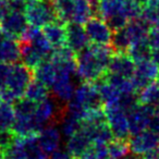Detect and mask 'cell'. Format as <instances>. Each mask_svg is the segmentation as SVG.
<instances>
[{"label": "cell", "mask_w": 159, "mask_h": 159, "mask_svg": "<svg viewBox=\"0 0 159 159\" xmlns=\"http://www.w3.org/2000/svg\"><path fill=\"white\" fill-rule=\"evenodd\" d=\"M113 53L110 45L89 44L75 56L77 76L83 82L95 83L107 73Z\"/></svg>", "instance_id": "cell-1"}, {"label": "cell", "mask_w": 159, "mask_h": 159, "mask_svg": "<svg viewBox=\"0 0 159 159\" xmlns=\"http://www.w3.org/2000/svg\"><path fill=\"white\" fill-rule=\"evenodd\" d=\"M34 79V71L23 63L11 64L7 82L2 89L3 102L12 104L23 97L27 85Z\"/></svg>", "instance_id": "cell-2"}, {"label": "cell", "mask_w": 159, "mask_h": 159, "mask_svg": "<svg viewBox=\"0 0 159 159\" xmlns=\"http://www.w3.org/2000/svg\"><path fill=\"white\" fill-rule=\"evenodd\" d=\"M24 16L30 26L42 29L48 23L57 20L50 1L34 0L29 3L24 10Z\"/></svg>", "instance_id": "cell-3"}, {"label": "cell", "mask_w": 159, "mask_h": 159, "mask_svg": "<svg viewBox=\"0 0 159 159\" xmlns=\"http://www.w3.org/2000/svg\"><path fill=\"white\" fill-rule=\"evenodd\" d=\"M105 115L107 118V123L111 130L115 139H129L130 130H129L128 117L125 111L120 108L119 105L104 106Z\"/></svg>", "instance_id": "cell-4"}, {"label": "cell", "mask_w": 159, "mask_h": 159, "mask_svg": "<svg viewBox=\"0 0 159 159\" xmlns=\"http://www.w3.org/2000/svg\"><path fill=\"white\" fill-rule=\"evenodd\" d=\"M62 107L58 105V100L55 97H47L46 99L36 102L34 111V120L39 129L48 124H56L59 121Z\"/></svg>", "instance_id": "cell-5"}, {"label": "cell", "mask_w": 159, "mask_h": 159, "mask_svg": "<svg viewBox=\"0 0 159 159\" xmlns=\"http://www.w3.org/2000/svg\"><path fill=\"white\" fill-rule=\"evenodd\" d=\"M158 79L159 66L152 60L149 59L135 63V71L133 76L131 77V81L137 93Z\"/></svg>", "instance_id": "cell-6"}, {"label": "cell", "mask_w": 159, "mask_h": 159, "mask_svg": "<svg viewBox=\"0 0 159 159\" xmlns=\"http://www.w3.org/2000/svg\"><path fill=\"white\" fill-rule=\"evenodd\" d=\"M84 29L86 32L87 38L91 44L97 45H110L112 31L106 21L102 20L100 16H92L89 20L84 23Z\"/></svg>", "instance_id": "cell-7"}, {"label": "cell", "mask_w": 159, "mask_h": 159, "mask_svg": "<svg viewBox=\"0 0 159 159\" xmlns=\"http://www.w3.org/2000/svg\"><path fill=\"white\" fill-rule=\"evenodd\" d=\"M29 27V23L24 16V12L10 10L1 20H0V30L5 35L9 37L20 39Z\"/></svg>", "instance_id": "cell-8"}, {"label": "cell", "mask_w": 159, "mask_h": 159, "mask_svg": "<svg viewBox=\"0 0 159 159\" xmlns=\"http://www.w3.org/2000/svg\"><path fill=\"white\" fill-rule=\"evenodd\" d=\"M156 109L150 105L139 104L126 112L130 135H134L147 129L148 120L156 112Z\"/></svg>", "instance_id": "cell-9"}, {"label": "cell", "mask_w": 159, "mask_h": 159, "mask_svg": "<svg viewBox=\"0 0 159 159\" xmlns=\"http://www.w3.org/2000/svg\"><path fill=\"white\" fill-rule=\"evenodd\" d=\"M72 99L82 105L86 111L104 107L99 92L93 83L83 82L80 86H77L74 89Z\"/></svg>", "instance_id": "cell-10"}, {"label": "cell", "mask_w": 159, "mask_h": 159, "mask_svg": "<svg viewBox=\"0 0 159 159\" xmlns=\"http://www.w3.org/2000/svg\"><path fill=\"white\" fill-rule=\"evenodd\" d=\"M20 42V49H21V59L23 64L31 68L32 70L38 66L43 61L50 59L53 50H46L36 45L29 42Z\"/></svg>", "instance_id": "cell-11"}, {"label": "cell", "mask_w": 159, "mask_h": 159, "mask_svg": "<svg viewBox=\"0 0 159 159\" xmlns=\"http://www.w3.org/2000/svg\"><path fill=\"white\" fill-rule=\"evenodd\" d=\"M129 146H130V152L143 156L147 152L158 147L159 135L146 129L137 134L130 135Z\"/></svg>", "instance_id": "cell-12"}, {"label": "cell", "mask_w": 159, "mask_h": 159, "mask_svg": "<svg viewBox=\"0 0 159 159\" xmlns=\"http://www.w3.org/2000/svg\"><path fill=\"white\" fill-rule=\"evenodd\" d=\"M89 44L83 24L75 22L66 23V46L76 55Z\"/></svg>", "instance_id": "cell-13"}, {"label": "cell", "mask_w": 159, "mask_h": 159, "mask_svg": "<svg viewBox=\"0 0 159 159\" xmlns=\"http://www.w3.org/2000/svg\"><path fill=\"white\" fill-rule=\"evenodd\" d=\"M36 141L43 152L46 154H51L59 148L61 143V133L56 124H48L39 130L36 135Z\"/></svg>", "instance_id": "cell-14"}, {"label": "cell", "mask_w": 159, "mask_h": 159, "mask_svg": "<svg viewBox=\"0 0 159 159\" xmlns=\"http://www.w3.org/2000/svg\"><path fill=\"white\" fill-rule=\"evenodd\" d=\"M53 97L61 102H68L74 94V83L72 81V75L57 71L55 82L51 85Z\"/></svg>", "instance_id": "cell-15"}, {"label": "cell", "mask_w": 159, "mask_h": 159, "mask_svg": "<svg viewBox=\"0 0 159 159\" xmlns=\"http://www.w3.org/2000/svg\"><path fill=\"white\" fill-rule=\"evenodd\" d=\"M135 71V62L128 53L115 52L110 59L107 72L131 79Z\"/></svg>", "instance_id": "cell-16"}, {"label": "cell", "mask_w": 159, "mask_h": 159, "mask_svg": "<svg viewBox=\"0 0 159 159\" xmlns=\"http://www.w3.org/2000/svg\"><path fill=\"white\" fill-rule=\"evenodd\" d=\"M21 59L20 42L5 35L0 30V61L13 64Z\"/></svg>", "instance_id": "cell-17"}, {"label": "cell", "mask_w": 159, "mask_h": 159, "mask_svg": "<svg viewBox=\"0 0 159 159\" xmlns=\"http://www.w3.org/2000/svg\"><path fill=\"white\" fill-rule=\"evenodd\" d=\"M91 145L92 142L89 137L82 129H80L76 133L68 137L66 150L72 159H81Z\"/></svg>", "instance_id": "cell-18"}, {"label": "cell", "mask_w": 159, "mask_h": 159, "mask_svg": "<svg viewBox=\"0 0 159 159\" xmlns=\"http://www.w3.org/2000/svg\"><path fill=\"white\" fill-rule=\"evenodd\" d=\"M42 29L45 38L52 48H58L66 45V23L56 20Z\"/></svg>", "instance_id": "cell-19"}, {"label": "cell", "mask_w": 159, "mask_h": 159, "mask_svg": "<svg viewBox=\"0 0 159 159\" xmlns=\"http://www.w3.org/2000/svg\"><path fill=\"white\" fill-rule=\"evenodd\" d=\"M152 25L146 23L142 19H135V20H131L126 23L124 26L126 34H128L129 38H130L131 45L136 44L139 42H145L147 40V36L149 33V30Z\"/></svg>", "instance_id": "cell-20"}, {"label": "cell", "mask_w": 159, "mask_h": 159, "mask_svg": "<svg viewBox=\"0 0 159 159\" xmlns=\"http://www.w3.org/2000/svg\"><path fill=\"white\" fill-rule=\"evenodd\" d=\"M34 79L44 83L47 87H51L57 76V69L50 59L45 60L38 66L34 69Z\"/></svg>", "instance_id": "cell-21"}, {"label": "cell", "mask_w": 159, "mask_h": 159, "mask_svg": "<svg viewBox=\"0 0 159 159\" xmlns=\"http://www.w3.org/2000/svg\"><path fill=\"white\" fill-rule=\"evenodd\" d=\"M57 20L63 23L72 21L75 0H50Z\"/></svg>", "instance_id": "cell-22"}, {"label": "cell", "mask_w": 159, "mask_h": 159, "mask_svg": "<svg viewBox=\"0 0 159 159\" xmlns=\"http://www.w3.org/2000/svg\"><path fill=\"white\" fill-rule=\"evenodd\" d=\"M23 96L34 102H39L49 97V89L44 83L39 82L36 79H33L27 85Z\"/></svg>", "instance_id": "cell-23"}, {"label": "cell", "mask_w": 159, "mask_h": 159, "mask_svg": "<svg viewBox=\"0 0 159 159\" xmlns=\"http://www.w3.org/2000/svg\"><path fill=\"white\" fill-rule=\"evenodd\" d=\"M94 16V10L89 0H75L74 10H73L72 21L71 22L84 24L87 20Z\"/></svg>", "instance_id": "cell-24"}, {"label": "cell", "mask_w": 159, "mask_h": 159, "mask_svg": "<svg viewBox=\"0 0 159 159\" xmlns=\"http://www.w3.org/2000/svg\"><path fill=\"white\" fill-rule=\"evenodd\" d=\"M58 122L60 123L62 134L66 137L71 136V135H73L74 133H76L77 131L81 129V124H82L81 120H79L77 118L73 117L70 113H68L64 110L63 107H62L61 115H60L59 121Z\"/></svg>", "instance_id": "cell-25"}, {"label": "cell", "mask_w": 159, "mask_h": 159, "mask_svg": "<svg viewBox=\"0 0 159 159\" xmlns=\"http://www.w3.org/2000/svg\"><path fill=\"white\" fill-rule=\"evenodd\" d=\"M156 81L150 83L137 94H139V102L141 104L150 105L157 111H159V89L157 86Z\"/></svg>", "instance_id": "cell-26"}, {"label": "cell", "mask_w": 159, "mask_h": 159, "mask_svg": "<svg viewBox=\"0 0 159 159\" xmlns=\"http://www.w3.org/2000/svg\"><path fill=\"white\" fill-rule=\"evenodd\" d=\"M27 154L24 137H16L14 142L3 150V159H25Z\"/></svg>", "instance_id": "cell-27"}, {"label": "cell", "mask_w": 159, "mask_h": 159, "mask_svg": "<svg viewBox=\"0 0 159 159\" xmlns=\"http://www.w3.org/2000/svg\"><path fill=\"white\" fill-rule=\"evenodd\" d=\"M126 53L132 58V60L135 63H139V62L150 59V57H152V48L147 44V40H145V42H139L136 43V44L131 45V47L129 48Z\"/></svg>", "instance_id": "cell-28"}, {"label": "cell", "mask_w": 159, "mask_h": 159, "mask_svg": "<svg viewBox=\"0 0 159 159\" xmlns=\"http://www.w3.org/2000/svg\"><path fill=\"white\" fill-rule=\"evenodd\" d=\"M108 156L112 159H122L130 152L129 139H113L107 144Z\"/></svg>", "instance_id": "cell-29"}, {"label": "cell", "mask_w": 159, "mask_h": 159, "mask_svg": "<svg viewBox=\"0 0 159 159\" xmlns=\"http://www.w3.org/2000/svg\"><path fill=\"white\" fill-rule=\"evenodd\" d=\"M139 19L152 26L159 20V0H147L142 7Z\"/></svg>", "instance_id": "cell-30"}, {"label": "cell", "mask_w": 159, "mask_h": 159, "mask_svg": "<svg viewBox=\"0 0 159 159\" xmlns=\"http://www.w3.org/2000/svg\"><path fill=\"white\" fill-rule=\"evenodd\" d=\"M110 46L112 47L115 52H122V53L128 52L129 48L131 47V42L125 30H124V27L118 30V31L112 32Z\"/></svg>", "instance_id": "cell-31"}, {"label": "cell", "mask_w": 159, "mask_h": 159, "mask_svg": "<svg viewBox=\"0 0 159 159\" xmlns=\"http://www.w3.org/2000/svg\"><path fill=\"white\" fill-rule=\"evenodd\" d=\"M14 121V110L12 104L0 102V130H11Z\"/></svg>", "instance_id": "cell-32"}, {"label": "cell", "mask_w": 159, "mask_h": 159, "mask_svg": "<svg viewBox=\"0 0 159 159\" xmlns=\"http://www.w3.org/2000/svg\"><path fill=\"white\" fill-rule=\"evenodd\" d=\"M25 142H26V148H27V154L25 159H48L46 152H43L37 145V141H36V136L31 137H24Z\"/></svg>", "instance_id": "cell-33"}, {"label": "cell", "mask_w": 159, "mask_h": 159, "mask_svg": "<svg viewBox=\"0 0 159 159\" xmlns=\"http://www.w3.org/2000/svg\"><path fill=\"white\" fill-rule=\"evenodd\" d=\"M16 137L11 130H0V148L5 150L13 143Z\"/></svg>", "instance_id": "cell-34"}, {"label": "cell", "mask_w": 159, "mask_h": 159, "mask_svg": "<svg viewBox=\"0 0 159 159\" xmlns=\"http://www.w3.org/2000/svg\"><path fill=\"white\" fill-rule=\"evenodd\" d=\"M147 44L152 49H159V30L152 26L147 36Z\"/></svg>", "instance_id": "cell-35"}, {"label": "cell", "mask_w": 159, "mask_h": 159, "mask_svg": "<svg viewBox=\"0 0 159 159\" xmlns=\"http://www.w3.org/2000/svg\"><path fill=\"white\" fill-rule=\"evenodd\" d=\"M10 68H11V64L0 61V89L5 87L8 75H9L10 72Z\"/></svg>", "instance_id": "cell-36"}, {"label": "cell", "mask_w": 159, "mask_h": 159, "mask_svg": "<svg viewBox=\"0 0 159 159\" xmlns=\"http://www.w3.org/2000/svg\"><path fill=\"white\" fill-rule=\"evenodd\" d=\"M147 130L159 135V111H156L148 120Z\"/></svg>", "instance_id": "cell-37"}, {"label": "cell", "mask_w": 159, "mask_h": 159, "mask_svg": "<svg viewBox=\"0 0 159 159\" xmlns=\"http://www.w3.org/2000/svg\"><path fill=\"white\" fill-rule=\"evenodd\" d=\"M50 159H72L71 156L69 155V152L66 150L63 149H56L55 152H52L50 154Z\"/></svg>", "instance_id": "cell-38"}, {"label": "cell", "mask_w": 159, "mask_h": 159, "mask_svg": "<svg viewBox=\"0 0 159 159\" xmlns=\"http://www.w3.org/2000/svg\"><path fill=\"white\" fill-rule=\"evenodd\" d=\"M143 158L145 159H159V146L154 149L149 150L146 154L143 155Z\"/></svg>", "instance_id": "cell-39"}, {"label": "cell", "mask_w": 159, "mask_h": 159, "mask_svg": "<svg viewBox=\"0 0 159 159\" xmlns=\"http://www.w3.org/2000/svg\"><path fill=\"white\" fill-rule=\"evenodd\" d=\"M150 60L155 62L159 66V49H152V57Z\"/></svg>", "instance_id": "cell-40"}, {"label": "cell", "mask_w": 159, "mask_h": 159, "mask_svg": "<svg viewBox=\"0 0 159 159\" xmlns=\"http://www.w3.org/2000/svg\"><path fill=\"white\" fill-rule=\"evenodd\" d=\"M122 159H143V156H142V155L134 154V152H131V154L129 152V154L125 155Z\"/></svg>", "instance_id": "cell-41"}, {"label": "cell", "mask_w": 159, "mask_h": 159, "mask_svg": "<svg viewBox=\"0 0 159 159\" xmlns=\"http://www.w3.org/2000/svg\"><path fill=\"white\" fill-rule=\"evenodd\" d=\"M14 1H18V2H21V3H23V5L27 6L29 3L33 2L34 0H14Z\"/></svg>", "instance_id": "cell-42"}, {"label": "cell", "mask_w": 159, "mask_h": 159, "mask_svg": "<svg viewBox=\"0 0 159 159\" xmlns=\"http://www.w3.org/2000/svg\"><path fill=\"white\" fill-rule=\"evenodd\" d=\"M3 102V98H2V89H0V102Z\"/></svg>", "instance_id": "cell-43"}, {"label": "cell", "mask_w": 159, "mask_h": 159, "mask_svg": "<svg viewBox=\"0 0 159 159\" xmlns=\"http://www.w3.org/2000/svg\"><path fill=\"white\" fill-rule=\"evenodd\" d=\"M152 26H155V27H156V29H157V30H159V20H158V21H157V22H156V23H155V24H154V25H152Z\"/></svg>", "instance_id": "cell-44"}, {"label": "cell", "mask_w": 159, "mask_h": 159, "mask_svg": "<svg viewBox=\"0 0 159 159\" xmlns=\"http://www.w3.org/2000/svg\"><path fill=\"white\" fill-rule=\"evenodd\" d=\"M0 159H3V150L0 148Z\"/></svg>", "instance_id": "cell-45"}, {"label": "cell", "mask_w": 159, "mask_h": 159, "mask_svg": "<svg viewBox=\"0 0 159 159\" xmlns=\"http://www.w3.org/2000/svg\"><path fill=\"white\" fill-rule=\"evenodd\" d=\"M81 159H94V158H81ZM100 159H112L110 157H106V158H100Z\"/></svg>", "instance_id": "cell-46"}, {"label": "cell", "mask_w": 159, "mask_h": 159, "mask_svg": "<svg viewBox=\"0 0 159 159\" xmlns=\"http://www.w3.org/2000/svg\"><path fill=\"white\" fill-rule=\"evenodd\" d=\"M156 83H157V86H158V89H159V79L156 81Z\"/></svg>", "instance_id": "cell-47"}, {"label": "cell", "mask_w": 159, "mask_h": 159, "mask_svg": "<svg viewBox=\"0 0 159 159\" xmlns=\"http://www.w3.org/2000/svg\"><path fill=\"white\" fill-rule=\"evenodd\" d=\"M143 159H145V158H143Z\"/></svg>", "instance_id": "cell-48"}]
</instances>
